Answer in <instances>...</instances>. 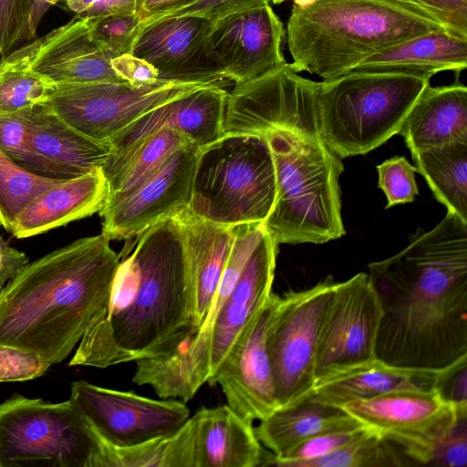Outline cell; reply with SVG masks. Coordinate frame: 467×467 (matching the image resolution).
Instances as JSON below:
<instances>
[{"label": "cell", "instance_id": "6da1fadb", "mask_svg": "<svg viewBox=\"0 0 467 467\" xmlns=\"http://www.w3.org/2000/svg\"><path fill=\"white\" fill-rule=\"evenodd\" d=\"M317 88L286 63L227 94L223 134L260 136L269 145L276 197L263 223L277 244H319L345 234L344 166L320 135Z\"/></svg>", "mask_w": 467, "mask_h": 467}, {"label": "cell", "instance_id": "7a4b0ae2", "mask_svg": "<svg viewBox=\"0 0 467 467\" xmlns=\"http://www.w3.org/2000/svg\"><path fill=\"white\" fill-rule=\"evenodd\" d=\"M398 254L368 267L382 317L376 358L441 369L467 356V223L447 212Z\"/></svg>", "mask_w": 467, "mask_h": 467}, {"label": "cell", "instance_id": "3957f363", "mask_svg": "<svg viewBox=\"0 0 467 467\" xmlns=\"http://www.w3.org/2000/svg\"><path fill=\"white\" fill-rule=\"evenodd\" d=\"M125 240L109 306L84 334L68 366L105 368L164 358L193 333L188 261L177 219L160 221Z\"/></svg>", "mask_w": 467, "mask_h": 467}, {"label": "cell", "instance_id": "277c9868", "mask_svg": "<svg viewBox=\"0 0 467 467\" xmlns=\"http://www.w3.org/2000/svg\"><path fill=\"white\" fill-rule=\"evenodd\" d=\"M102 233L28 263L0 292V344L66 359L109 306L119 254Z\"/></svg>", "mask_w": 467, "mask_h": 467}, {"label": "cell", "instance_id": "5b68a950", "mask_svg": "<svg viewBox=\"0 0 467 467\" xmlns=\"http://www.w3.org/2000/svg\"><path fill=\"white\" fill-rule=\"evenodd\" d=\"M437 30L451 31L402 0H296L286 25L293 59L288 65L327 81L375 54Z\"/></svg>", "mask_w": 467, "mask_h": 467}, {"label": "cell", "instance_id": "8992f818", "mask_svg": "<svg viewBox=\"0 0 467 467\" xmlns=\"http://www.w3.org/2000/svg\"><path fill=\"white\" fill-rule=\"evenodd\" d=\"M278 245L265 228L231 295L213 322L172 355L136 361L132 382L161 399L186 402L209 383L244 329L272 294Z\"/></svg>", "mask_w": 467, "mask_h": 467}, {"label": "cell", "instance_id": "52a82bcc", "mask_svg": "<svg viewBox=\"0 0 467 467\" xmlns=\"http://www.w3.org/2000/svg\"><path fill=\"white\" fill-rule=\"evenodd\" d=\"M431 77L392 71H350L317 82L320 135L339 158L366 154L399 134Z\"/></svg>", "mask_w": 467, "mask_h": 467}, {"label": "cell", "instance_id": "ba28073f", "mask_svg": "<svg viewBox=\"0 0 467 467\" xmlns=\"http://www.w3.org/2000/svg\"><path fill=\"white\" fill-rule=\"evenodd\" d=\"M276 197V178L266 140L223 134L200 148L188 210L225 225L264 223Z\"/></svg>", "mask_w": 467, "mask_h": 467}, {"label": "cell", "instance_id": "9c48e42d", "mask_svg": "<svg viewBox=\"0 0 467 467\" xmlns=\"http://www.w3.org/2000/svg\"><path fill=\"white\" fill-rule=\"evenodd\" d=\"M101 440L71 401L0 403V467H98Z\"/></svg>", "mask_w": 467, "mask_h": 467}, {"label": "cell", "instance_id": "30bf717a", "mask_svg": "<svg viewBox=\"0 0 467 467\" xmlns=\"http://www.w3.org/2000/svg\"><path fill=\"white\" fill-rule=\"evenodd\" d=\"M335 283L327 275L278 295L266 341L278 408L301 401L314 388L320 328Z\"/></svg>", "mask_w": 467, "mask_h": 467}, {"label": "cell", "instance_id": "8fae6325", "mask_svg": "<svg viewBox=\"0 0 467 467\" xmlns=\"http://www.w3.org/2000/svg\"><path fill=\"white\" fill-rule=\"evenodd\" d=\"M207 85L213 84L160 80L141 87L124 81L57 85L43 103L76 130L109 145L142 115Z\"/></svg>", "mask_w": 467, "mask_h": 467}, {"label": "cell", "instance_id": "7c38bea8", "mask_svg": "<svg viewBox=\"0 0 467 467\" xmlns=\"http://www.w3.org/2000/svg\"><path fill=\"white\" fill-rule=\"evenodd\" d=\"M340 408L398 446L414 463L428 465L437 444L461 416L436 389H404L348 402Z\"/></svg>", "mask_w": 467, "mask_h": 467}, {"label": "cell", "instance_id": "4fadbf2b", "mask_svg": "<svg viewBox=\"0 0 467 467\" xmlns=\"http://www.w3.org/2000/svg\"><path fill=\"white\" fill-rule=\"evenodd\" d=\"M69 400L102 441L117 447L169 436L190 418L182 400H154L83 379L72 383Z\"/></svg>", "mask_w": 467, "mask_h": 467}, {"label": "cell", "instance_id": "5bb4252c", "mask_svg": "<svg viewBox=\"0 0 467 467\" xmlns=\"http://www.w3.org/2000/svg\"><path fill=\"white\" fill-rule=\"evenodd\" d=\"M382 309L368 274L336 282L323 317L316 357V381L371 360Z\"/></svg>", "mask_w": 467, "mask_h": 467}, {"label": "cell", "instance_id": "9a60e30c", "mask_svg": "<svg viewBox=\"0 0 467 467\" xmlns=\"http://www.w3.org/2000/svg\"><path fill=\"white\" fill-rule=\"evenodd\" d=\"M284 36L283 23L266 5L213 23L204 53L222 81L243 83L287 63L281 50Z\"/></svg>", "mask_w": 467, "mask_h": 467}, {"label": "cell", "instance_id": "2e32d148", "mask_svg": "<svg viewBox=\"0 0 467 467\" xmlns=\"http://www.w3.org/2000/svg\"><path fill=\"white\" fill-rule=\"evenodd\" d=\"M200 147L189 143L128 192L99 211L102 234L127 239L188 208Z\"/></svg>", "mask_w": 467, "mask_h": 467}, {"label": "cell", "instance_id": "e0dca14e", "mask_svg": "<svg viewBox=\"0 0 467 467\" xmlns=\"http://www.w3.org/2000/svg\"><path fill=\"white\" fill-rule=\"evenodd\" d=\"M277 298L272 292L208 383L219 385L227 405L252 422L278 408L266 343Z\"/></svg>", "mask_w": 467, "mask_h": 467}, {"label": "cell", "instance_id": "ac0fdd59", "mask_svg": "<svg viewBox=\"0 0 467 467\" xmlns=\"http://www.w3.org/2000/svg\"><path fill=\"white\" fill-rule=\"evenodd\" d=\"M213 23L194 16H166L142 22L130 52L150 63L162 81L201 82L223 87L212 70L204 42Z\"/></svg>", "mask_w": 467, "mask_h": 467}, {"label": "cell", "instance_id": "d6986e66", "mask_svg": "<svg viewBox=\"0 0 467 467\" xmlns=\"http://www.w3.org/2000/svg\"><path fill=\"white\" fill-rule=\"evenodd\" d=\"M227 94L221 86L207 85L142 115L110 140L111 150L102 172L110 171L141 140L161 129L175 130L200 148L217 140L223 135Z\"/></svg>", "mask_w": 467, "mask_h": 467}, {"label": "cell", "instance_id": "ffe728a7", "mask_svg": "<svg viewBox=\"0 0 467 467\" xmlns=\"http://www.w3.org/2000/svg\"><path fill=\"white\" fill-rule=\"evenodd\" d=\"M92 21L73 17L19 49L30 68L55 86L121 81L92 37Z\"/></svg>", "mask_w": 467, "mask_h": 467}, {"label": "cell", "instance_id": "44dd1931", "mask_svg": "<svg viewBox=\"0 0 467 467\" xmlns=\"http://www.w3.org/2000/svg\"><path fill=\"white\" fill-rule=\"evenodd\" d=\"M190 419L193 467H262L265 449L253 422L227 404L202 408Z\"/></svg>", "mask_w": 467, "mask_h": 467}, {"label": "cell", "instance_id": "7402d4cb", "mask_svg": "<svg viewBox=\"0 0 467 467\" xmlns=\"http://www.w3.org/2000/svg\"><path fill=\"white\" fill-rule=\"evenodd\" d=\"M174 218L179 222L184 237L190 274L193 335L202 325L218 287L235 225L205 220L192 213L188 208Z\"/></svg>", "mask_w": 467, "mask_h": 467}, {"label": "cell", "instance_id": "603a6c76", "mask_svg": "<svg viewBox=\"0 0 467 467\" xmlns=\"http://www.w3.org/2000/svg\"><path fill=\"white\" fill-rule=\"evenodd\" d=\"M109 185L101 169L41 192L16 216L10 233L27 238L90 216L104 207Z\"/></svg>", "mask_w": 467, "mask_h": 467}, {"label": "cell", "instance_id": "cb8c5ba5", "mask_svg": "<svg viewBox=\"0 0 467 467\" xmlns=\"http://www.w3.org/2000/svg\"><path fill=\"white\" fill-rule=\"evenodd\" d=\"M441 369L394 366L375 358L318 379L307 397L340 407L397 390L432 389Z\"/></svg>", "mask_w": 467, "mask_h": 467}, {"label": "cell", "instance_id": "d4e9b609", "mask_svg": "<svg viewBox=\"0 0 467 467\" xmlns=\"http://www.w3.org/2000/svg\"><path fill=\"white\" fill-rule=\"evenodd\" d=\"M411 154L432 147L467 142V88L430 84L416 99L399 132Z\"/></svg>", "mask_w": 467, "mask_h": 467}, {"label": "cell", "instance_id": "484cf974", "mask_svg": "<svg viewBox=\"0 0 467 467\" xmlns=\"http://www.w3.org/2000/svg\"><path fill=\"white\" fill-rule=\"evenodd\" d=\"M27 125L32 148L67 179L101 169L111 150L110 145L76 130L44 103L30 108Z\"/></svg>", "mask_w": 467, "mask_h": 467}, {"label": "cell", "instance_id": "4316f807", "mask_svg": "<svg viewBox=\"0 0 467 467\" xmlns=\"http://www.w3.org/2000/svg\"><path fill=\"white\" fill-rule=\"evenodd\" d=\"M363 426L340 407L309 397L275 410L254 428L261 444L276 458L287 456L296 446L317 435Z\"/></svg>", "mask_w": 467, "mask_h": 467}, {"label": "cell", "instance_id": "83f0119b", "mask_svg": "<svg viewBox=\"0 0 467 467\" xmlns=\"http://www.w3.org/2000/svg\"><path fill=\"white\" fill-rule=\"evenodd\" d=\"M467 67V37L448 30L426 33L375 54L352 71H392L432 77Z\"/></svg>", "mask_w": 467, "mask_h": 467}, {"label": "cell", "instance_id": "f1b7e54d", "mask_svg": "<svg viewBox=\"0 0 467 467\" xmlns=\"http://www.w3.org/2000/svg\"><path fill=\"white\" fill-rule=\"evenodd\" d=\"M412 158L436 200L467 223V142L429 148Z\"/></svg>", "mask_w": 467, "mask_h": 467}, {"label": "cell", "instance_id": "f546056e", "mask_svg": "<svg viewBox=\"0 0 467 467\" xmlns=\"http://www.w3.org/2000/svg\"><path fill=\"white\" fill-rule=\"evenodd\" d=\"M98 467H193L191 419L174 433L138 445L117 447L101 440Z\"/></svg>", "mask_w": 467, "mask_h": 467}, {"label": "cell", "instance_id": "4dcf8cb0", "mask_svg": "<svg viewBox=\"0 0 467 467\" xmlns=\"http://www.w3.org/2000/svg\"><path fill=\"white\" fill-rule=\"evenodd\" d=\"M189 143L185 136L172 129H161L145 138L104 173L109 185L107 202L132 190Z\"/></svg>", "mask_w": 467, "mask_h": 467}, {"label": "cell", "instance_id": "1f68e13d", "mask_svg": "<svg viewBox=\"0 0 467 467\" xmlns=\"http://www.w3.org/2000/svg\"><path fill=\"white\" fill-rule=\"evenodd\" d=\"M55 85L32 70L17 49L0 67V114L31 108L47 100Z\"/></svg>", "mask_w": 467, "mask_h": 467}, {"label": "cell", "instance_id": "d6a6232c", "mask_svg": "<svg viewBox=\"0 0 467 467\" xmlns=\"http://www.w3.org/2000/svg\"><path fill=\"white\" fill-rule=\"evenodd\" d=\"M414 464L395 444L369 429L335 451L301 467H400Z\"/></svg>", "mask_w": 467, "mask_h": 467}, {"label": "cell", "instance_id": "836d02e7", "mask_svg": "<svg viewBox=\"0 0 467 467\" xmlns=\"http://www.w3.org/2000/svg\"><path fill=\"white\" fill-rule=\"evenodd\" d=\"M64 181L33 173L0 150V225L10 232L16 216L34 198Z\"/></svg>", "mask_w": 467, "mask_h": 467}, {"label": "cell", "instance_id": "e575fe53", "mask_svg": "<svg viewBox=\"0 0 467 467\" xmlns=\"http://www.w3.org/2000/svg\"><path fill=\"white\" fill-rule=\"evenodd\" d=\"M29 109L0 114V150L16 164L33 173L70 180L30 145L27 125Z\"/></svg>", "mask_w": 467, "mask_h": 467}, {"label": "cell", "instance_id": "d590c367", "mask_svg": "<svg viewBox=\"0 0 467 467\" xmlns=\"http://www.w3.org/2000/svg\"><path fill=\"white\" fill-rule=\"evenodd\" d=\"M141 28L142 19L137 12L118 13L93 18L91 35L112 59L130 52Z\"/></svg>", "mask_w": 467, "mask_h": 467}, {"label": "cell", "instance_id": "8d00e7d4", "mask_svg": "<svg viewBox=\"0 0 467 467\" xmlns=\"http://www.w3.org/2000/svg\"><path fill=\"white\" fill-rule=\"evenodd\" d=\"M379 187L387 198L386 208L414 201L418 194L415 172L418 171L402 156L392 157L377 166Z\"/></svg>", "mask_w": 467, "mask_h": 467}, {"label": "cell", "instance_id": "74e56055", "mask_svg": "<svg viewBox=\"0 0 467 467\" xmlns=\"http://www.w3.org/2000/svg\"><path fill=\"white\" fill-rule=\"evenodd\" d=\"M50 366L35 352L0 344V382L33 379L44 375Z\"/></svg>", "mask_w": 467, "mask_h": 467}, {"label": "cell", "instance_id": "f35d334b", "mask_svg": "<svg viewBox=\"0 0 467 467\" xmlns=\"http://www.w3.org/2000/svg\"><path fill=\"white\" fill-rule=\"evenodd\" d=\"M269 3L270 0H195L187 5L159 17L166 16H194L207 19L213 24L230 16L266 5Z\"/></svg>", "mask_w": 467, "mask_h": 467}, {"label": "cell", "instance_id": "ab89813d", "mask_svg": "<svg viewBox=\"0 0 467 467\" xmlns=\"http://www.w3.org/2000/svg\"><path fill=\"white\" fill-rule=\"evenodd\" d=\"M428 465H467V415L461 416L450 432L437 444Z\"/></svg>", "mask_w": 467, "mask_h": 467}, {"label": "cell", "instance_id": "60d3db41", "mask_svg": "<svg viewBox=\"0 0 467 467\" xmlns=\"http://www.w3.org/2000/svg\"><path fill=\"white\" fill-rule=\"evenodd\" d=\"M427 13L453 33L467 37V0H402Z\"/></svg>", "mask_w": 467, "mask_h": 467}, {"label": "cell", "instance_id": "b9f144b4", "mask_svg": "<svg viewBox=\"0 0 467 467\" xmlns=\"http://www.w3.org/2000/svg\"><path fill=\"white\" fill-rule=\"evenodd\" d=\"M31 0H0V51L5 54L21 42Z\"/></svg>", "mask_w": 467, "mask_h": 467}, {"label": "cell", "instance_id": "7bdbcfd3", "mask_svg": "<svg viewBox=\"0 0 467 467\" xmlns=\"http://www.w3.org/2000/svg\"><path fill=\"white\" fill-rule=\"evenodd\" d=\"M467 356L441 369L435 389L461 412L467 413Z\"/></svg>", "mask_w": 467, "mask_h": 467}, {"label": "cell", "instance_id": "ee69618b", "mask_svg": "<svg viewBox=\"0 0 467 467\" xmlns=\"http://www.w3.org/2000/svg\"><path fill=\"white\" fill-rule=\"evenodd\" d=\"M58 4L77 18H98L136 12V0H60Z\"/></svg>", "mask_w": 467, "mask_h": 467}, {"label": "cell", "instance_id": "f6af8a7d", "mask_svg": "<svg viewBox=\"0 0 467 467\" xmlns=\"http://www.w3.org/2000/svg\"><path fill=\"white\" fill-rule=\"evenodd\" d=\"M110 62L120 80L132 86L141 87L160 81L157 70L150 63L131 53L114 57Z\"/></svg>", "mask_w": 467, "mask_h": 467}, {"label": "cell", "instance_id": "bcb514c9", "mask_svg": "<svg viewBox=\"0 0 467 467\" xmlns=\"http://www.w3.org/2000/svg\"><path fill=\"white\" fill-rule=\"evenodd\" d=\"M28 263L26 254L9 246L0 234V290L6 281L19 275Z\"/></svg>", "mask_w": 467, "mask_h": 467}, {"label": "cell", "instance_id": "7dc6e473", "mask_svg": "<svg viewBox=\"0 0 467 467\" xmlns=\"http://www.w3.org/2000/svg\"><path fill=\"white\" fill-rule=\"evenodd\" d=\"M195 0H136V12L142 22L152 20L189 5Z\"/></svg>", "mask_w": 467, "mask_h": 467}, {"label": "cell", "instance_id": "c3c4849f", "mask_svg": "<svg viewBox=\"0 0 467 467\" xmlns=\"http://www.w3.org/2000/svg\"><path fill=\"white\" fill-rule=\"evenodd\" d=\"M60 0H31L27 22L21 37V41L36 37L37 27L41 19L50 7L58 4Z\"/></svg>", "mask_w": 467, "mask_h": 467}, {"label": "cell", "instance_id": "681fc988", "mask_svg": "<svg viewBox=\"0 0 467 467\" xmlns=\"http://www.w3.org/2000/svg\"><path fill=\"white\" fill-rule=\"evenodd\" d=\"M5 53H3L2 51H0V67L5 59Z\"/></svg>", "mask_w": 467, "mask_h": 467}, {"label": "cell", "instance_id": "f907efd6", "mask_svg": "<svg viewBox=\"0 0 467 467\" xmlns=\"http://www.w3.org/2000/svg\"><path fill=\"white\" fill-rule=\"evenodd\" d=\"M270 1H272V3H274V4L277 5V4H281V3H283V2H284V1H285V0H270Z\"/></svg>", "mask_w": 467, "mask_h": 467}, {"label": "cell", "instance_id": "816d5d0a", "mask_svg": "<svg viewBox=\"0 0 467 467\" xmlns=\"http://www.w3.org/2000/svg\"><path fill=\"white\" fill-rule=\"evenodd\" d=\"M0 292H1V290H0Z\"/></svg>", "mask_w": 467, "mask_h": 467}]
</instances>
